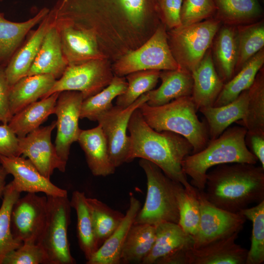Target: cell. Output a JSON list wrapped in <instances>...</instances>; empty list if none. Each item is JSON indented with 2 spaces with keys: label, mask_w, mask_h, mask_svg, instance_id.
Masks as SVG:
<instances>
[{
  "label": "cell",
  "mask_w": 264,
  "mask_h": 264,
  "mask_svg": "<svg viewBox=\"0 0 264 264\" xmlns=\"http://www.w3.org/2000/svg\"><path fill=\"white\" fill-rule=\"evenodd\" d=\"M199 202L200 218L198 229L194 236L193 248H198L215 241L239 233L246 219L241 213H235L218 208L206 198L204 191L196 189Z\"/></svg>",
  "instance_id": "obj_12"
},
{
  "label": "cell",
  "mask_w": 264,
  "mask_h": 264,
  "mask_svg": "<svg viewBox=\"0 0 264 264\" xmlns=\"http://www.w3.org/2000/svg\"><path fill=\"white\" fill-rule=\"evenodd\" d=\"M141 208L140 201L131 193L129 208L119 225L101 245L87 264H119L123 246L135 218Z\"/></svg>",
  "instance_id": "obj_21"
},
{
  "label": "cell",
  "mask_w": 264,
  "mask_h": 264,
  "mask_svg": "<svg viewBox=\"0 0 264 264\" xmlns=\"http://www.w3.org/2000/svg\"><path fill=\"white\" fill-rule=\"evenodd\" d=\"M56 79L49 74L25 76L11 87L9 95L12 116L28 105L42 99L50 90Z\"/></svg>",
  "instance_id": "obj_28"
},
{
  "label": "cell",
  "mask_w": 264,
  "mask_h": 264,
  "mask_svg": "<svg viewBox=\"0 0 264 264\" xmlns=\"http://www.w3.org/2000/svg\"><path fill=\"white\" fill-rule=\"evenodd\" d=\"M0 155L5 156H21L18 137L8 124L0 125Z\"/></svg>",
  "instance_id": "obj_46"
},
{
  "label": "cell",
  "mask_w": 264,
  "mask_h": 264,
  "mask_svg": "<svg viewBox=\"0 0 264 264\" xmlns=\"http://www.w3.org/2000/svg\"><path fill=\"white\" fill-rule=\"evenodd\" d=\"M56 121L47 126L39 127L22 137H18L21 155L27 157L38 171L50 179L55 169L65 172L66 162L58 155L51 135L56 127Z\"/></svg>",
  "instance_id": "obj_14"
},
{
  "label": "cell",
  "mask_w": 264,
  "mask_h": 264,
  "mask_svg": "<svg viewBox=\"0 0 264 264\" xmlns=\"http://www.w3.org/2000/svg\"><path fill=\"white\" fill-rule=\"evenodd\" d=\"M11 87L4 68L0 67V122L2 124H8L12 116L9 106Z\"/></svg>",
  "instance_id": "obj_47"
},
{
  "label": "cell",
  "mask_w": 264,
  "mask_h": 264,
  "mask_svg": "<svg viewBox=\"0 0 264 264\" xmlns=\"http://www.w3.org/2000/svg\"><path fill=\"white\" fill-rule=\"evenodd\" d=\"M47 197L45 226L37 243L42 246L50 264H74L67 237L70 223L71 205L67 195Z\"/></svg>",
  "instance_id": "obj_9"
},
{
  "label": "cell",
  "mask_w": 264,
  "mask_h": 264,
  "mask_svg": "<svg viewBox=\"0 0 264 264\" xmlns=\"http://www.w3.org/2000/svg\"><path fill=\"white\" fill-rule=\"evenodd\" d=\"M47 214V197L27 193L15 202L11 214V228L14 238L22 243L39 242Z\"/></svg>",
  "instance_id": "obj_13"
},
{
  "label": "cell",
  "mask_w": 264,
  "mask_h": 264,
  "mask_svg": "<svg viewBox=\"0 0 264 264\" xmlns=\"http://www.w3.org/2000/svg\"><path fill=\"white\" fill-rule=\"evenodd\" d=\"M191 74L193 80L191 97L197 110L213 106L224 83L216 71L210 49Z\"/></svg>",
  "instance_id": "obj_20"
},
{
  "label": "cell",
  "mask_w": 264,
  "mask_h": 264,
  "mask_svg": "<svg viewBox=\"0 0 264 264\" xmlns=\"http://www.w3.org/2000/svg\"><path fill=\"white\" fill-rule=\"evenodd\" d=\"M83 100V94L79 91H64L60 93L57 100L54 112L57 116L55 147L58 155L66 163L71 145L77 141L81 130L78 122Z\"/></svg>",
  "instance_id": "obj_15"
},
{
  "label": "cell",
  "mask_w": 264,
  "mask_h": 264,
  "mask_svg": "<svg viewBox=\"0 0 264 264\" xmlns=\"http://www.w3.org/2000/svg\"><path fill=\"white\" fill-rule=\"evenodd\" d=\"M216 12L214 0H183L180 11L181 25L202 22L213 17Z\"/></svg>",
  "instance_id": "obj_43"
},
{
  "label": "cell",
  "mask_w": 264,
  "mask_h": 264,
  "mask_svg": "<svg viewBox=\"0 0 264 264\" xmlns=\"http://www.w3.org/2000/svg\"><path fill=\"white\" fill-rule=\"evenodd\" d=\"M248 101V89L226 105L199 109V111L205 117L210 140L217 138L232 123L243 117Z\"/></svg>",
  "instance_id": "obj_27"
},
{
  "label": "cell",
  "mask_w": 264,
  "mask_h": 264,
  "mask_svg": "<svg viewBox=\"0 0 264 264\" xmlns=\"http://www.w3.org/2000/svg\"><path fill=\"white\" fill-rule=\"evenodd\" d=\"M167 30L161 23L143 44L112 63L114 75L125 77L138 71L174 70L179 68L170 50Z\"/></svg>",
  "instance_id": "obj_8"
},
{
  "label": "cell",
  "mask_w": 264,
  "mask_h": 264,
  "mask_svg": "<svg viewBox=\"0 0 264 264\" xmlns=\"http://www.w3.org/2000/svg\"><path fill=\"white\" fill-rule=\"evenodd\" d=\"M139 109L148 124L158 132L168 131L178 134L192 145V154L200 152L209 140L206 121H200L190 96H184L157 107L142 104Z\"/></svg>",
  "instance_id": "obj_5"
},
{
  "label": "cell",
  "mask_w": 264,
  "mask_h": 264,
  "mask_svg": "<svg viewBox=\"0 0 264 264\" xmlns=\"http://www.w3.org/2000/svg\"><path fill=\"white\" fill-rule=\"evenodd\" d=\"M49 11L47 7H44L33 17L20 22L8 21L3 13H0V67L5 68L25 37L43 20Z\"/></svg>",
  "instance_id": "obj_24"
},
{
  "label": "cell",
  "mask_w": 264,
  "mask_h": 264,
  "mask_svg": "<svg viewBox=\"0 0 264 264\" xmlns=\"http://www.w3.org/2000/svg\"><path fill=\"white\" fill-rule=\"evenodd\" d=\"M125 77L114 75L111 82L99 92L83 100L80 110V119L87 118L96 121L104 112L112 107V101L126 89Z\"/></svg>",
  "instance_id": "obj_37"
},
{
  "label": "cell",
  "mask_w": 264,
  "mask_h": 264,
  "mask_svg": "<svg viewBox=\"0 0 264 264\" xmlns=\"http://www.w3.org/2000/svg\"><path fill=\"white\" fill-rule=\"evenodd\" d=\"M60 92H55L26 106L14 114L8 125L18 137H22L37 129L49 115L54 114Z\"/></svg>",
  "instance_id": "obj_29"
},
{
  "label": "cell",
  "mask_w": 264,
  "mask_h": 264,
  "mask_svg": "<svg viewBox=\"0 0 264 264\" xmlns=\"http://www.w3.org/2000/svg\"><path fill=\"white\" fill-rule=\"evenodd\" d=\"M3 0H0V1H3Z\"/></svg>",
  "instance_id": "obj_51"
},
{
  "label": "cell",
  "mask_w": 264,
  "mask_h": 264,
  "mask_svg": "<svg viewBox=\"0 0 264 264\" xmlns=\"http://www.w3.org/2000/svg\"><path fill=\"white\" fill-rule=\"evenodd\" d=\"M178 224L187 234L194 237L198 232L200 218L199 202L196 188L188 189L180 184L177 193Z\"/></svg>",
  "instance_id": "obj_41"
},
{
  "label": "cell",
  "mask_w": 264,
  "mask_h": 264,
  "mask_svg": "<svg viewBox=\"0 0 264 264\" xmlns=\"http://www.w3.org/2000/svg\"><path fill=\"white\" fill-rule=\"evenodd\" d=\"M160 86L147 92L146 104L151 107L166 104L172 100L192 93L193 80L191 72L180 67L174 70H161Z\"/></svg>",
  "instance_id": "obj_25"
},
{
  "label": "cell",
  "mask_w": 264,
  "mask_h": 264,
  "mask_svg": "<svg viewBox=\"0 0 264 264\" xmlns=\"http://www.w3.org/2000/svg\"><path fill=\"white\" fill-rule=\"evenodd\" d=\"M264 63V48L254 55L227 82L225 83L213 107L230 103L242 91L248 89L253 83Z\"/></svg>",
  "instance_id": "obj_34"
},
{
  "label": "cell",
  "mask_w": 264,
  "mask_h": 264,
  "mask_svg": "<svg viewBox=\"0 0 264 264\" xmlns=\"http://www.w3.org/2000/svg\"><path fill=\"white\" fill-rule=\"evenodd\" d=\"M114 76L112 62L106 58L69 65L44 98L55 92L76 91L81 92L85 99L101 91Z\"/></svg>",
  "instance_id": "obj_10"
},
{
  "label": "cell",
  "mask_w": 264,
  "mask_h": 264,
  "mask_svg": "<svg viewBox=\"0 0 264 264\" xmlns=\"http://www.w3.org/2000/svg\"><path fill=\"white\" fill-rule=\"evenodd\" d=\"M99 248L119 225L125 215L95 198H87Z\"/></svg>",
  "instance_id": "obj_39"
},
{
  "label": "cell",
  "mask_w": 264,
  "mask_h": 264,
  "mask_svg": "<svg viewBox=\"0 0 264 264\" xmlns=\"http://www.w3.org/2000/svg\"><path fill=\"white\" fill-rule=\"evenodd\" d=\"M155 238V227L133 223L122 247L120 264H142L150 252Z\"/></svg>",
  "instance_id": "obj_32"
},
{
  "label": "cell",
  "mask_w": 264,
  "mask_h": 264,
  "mask_svg": "<svg viewBox=\"0 0 264 264\" xmlns=\"http://www.w3.org/2000/svg\"><path fill=\"white\" fill-rule=\"evenodd\" d=\"M212 44L215 68L225 84L235 75L237 57L236 26L226 24L220 26Z\"/></svg>",
  "instance_id": "obj_30"
},
{
  "label": "cell",
  "mask_w": 264,
  "mask_h": 264,
  "mask_svg": "<svg viewBox=\"0 0 264 264\" xmlns=\"http://www.w3.org/2000/svg\"><path fill=\"white\" fill-rule=\"evenodd\" d=\"M245 140L250 147L251 152L264 168V133L247 132Z\"/></svg>",
  "instance_id": "obj_48"
},
{
  "label": "cell",
  "mask_w": 264,
  "mask_h": 264,
  "mask_svg": "<svg viewBox=\"0 0 264 264\" xmlns=\"http://www.w3.org/2000/svg\"><path fill=\"white\" fill-rule=\"evenodd\" d=\"M51 22L48 13L39 23L37 29L30 31L26 41L18 49L4 68L5 75L11 87L20 79L26 76Z\"/></svg>",
  "instance_id": "obj_19"
},
{
  "label": "cell",
  "mask_w": 264,
  "mask_h": 264,
  "mask_svg": "<svg viewBox=\"0 0 264 264\" xmlns=\"http://www.w3.org/2000/svg\"><path fill=\"white\" fill-rule=\"evenodd\" d=\"M204 193L216 207L240 213L264 200V168L246 163L218 165L207 172Z\"/></svg>",
  "instance_id": "obj_3"
},
{
  "label": "cell",
  "mask_w": 264,
  "mask_h": 264,
  "mask_svg": "<svg viewBox=\"0 0 264 264\" xmlns=\"http://www.w3.org/2000/svg\"><path fill=\"white\" fill-rule=\"evenodd\" d=\"M221 22L212 17L167 30L168 44L179 67L192 73L212 44Z\"/></svg>",
  "instance_id": "obj_7"
},
{
  "label": "cell",
  "mask_w": 264,
  "mask_h": 264,
  "mask_svg": "<svg viewBox=\"0 0 264 264\" xmlns=\"http://www.w3.org/2000/svg\"><path fill=\"white\" fill-rule=\"evenodd\" d=\"M77 141L93 176H107L114 173L116 168L110 159L107 140L100 125L81 130Z\"/></svg>",
  "instance_id": "obj_23"
},
{
  "label": "cell",
  "mask_w": 264,
  "mask_h": 264,
  "mask_svg": "<svg viewBox=\"0 0 264 264\" xmlns=\"http://www.w3.org/2000/svg\"><path fill=\"white\" fill-rule=\"evenodd\" d=\"M214 17L224 24L237 26L250 24L262 17L263 10L259 0H214Z\"/></svg>",
  "instance_id": "obj_31"
},
{
  "label": "cell",
  "mask_w": 264,
  "mask_h": 264,
  "mask_svg": "<svg viewBox=\"0 0 264 264\" xmlns=\"http://www.w3.org/2000/svg\"><path fill=\"white\" fill-rule=\"evenodd\" d=\"M0 163L8 174L13 176L11 181L20 193H44L46 196H65L66 190L62 189L44 176L30 160L24 156L0 155Z\"/></svg>",
  "instance_id": "obj_16"
},
{
  "label": "cell",
  "mask_w": 264,
  "mask_h": 264,
  "mask_svg": "<svg viewBox=\"0 0 264 264\" xmlns=\"http://www.w3.org/2000/svg\"><path fill=\"white\" fill-rule=\"evenodd\" d=\"M128 130L130 139L128 162L135 158L149 160L184 188H193L182 168L183 159L193 151L186 138L170 131L154 130L146 122L139 108L132 113Z\"/></svg>",
  "instance_id": "obj_2"
},
{
  "label": "cell",
  "mask_w": 264,
  "mask_h": 264,
  "mask_svg": "<svg viewBox=\"0 0 264 264\" xmlns=\"http://www.w3.org/2000/svg\"><path fill=\"white\" fill-rule=\"evenodd\" d=\"M8 173L5 169L1 166H0V199L3 197L4 191L5 188L6 178Z\"/></svg>",
  "instance_id": "obj_50"
},
{
  "label": "cell",
  "mask_w": 264,
  "mask_h": 264,
  "mask_svg": "<svg viewBox=\"0 0 264 264\" xmlns=\"http://www.w3.org/2000/svg\"><path fill=\"white\" fill-rule=\"evenodd\" d=\"M49 14L53 23L91 31L112 63L143 44L161 23L157 0H57Z\"/></svg>",
  "instance_id": "obj_1"
},
{
  "label": "cell",
  "mask_w": 264,
  "mask_h": 264,
  "mask_svg": "<svg viewBox=\"0 0 264 264\" xmlns=\"http://www.w3.org/2000/svg\"><path fill=\"white\" fill-rule=\"evenodd\" d=\"M3 264H50V262L41 245L26 242L9 254Z\"/></svg>",
  "instance_id": "obj_44"
},
{
  "label": "cell",
  "mask_w": 264,
  "mask_h": 264,
  "mask_svg": "<svg viewBox=\"0 0 264 264\" xmlns=\"http://www.w3.org/2000/svg\"><path fill=\"white\" fill-rule=\"evenodd\" d=\"M252 223L250 249L245 264H261L264 262V200L240 213Z\"/></svg>",
  "instance_id": "obj_42"
},
{
  "label": "cell",
  "mask_w": 264,
  "mask_h": 264,
  "mask_svg": "<svg viewBox=\"0 0 264 264\" xmlns=\"http://www.w3.org/2000/svg\"><path fill=\"white\" fill-rule=\"evenodd\" d=\"M181 249L158 260L155 264H188L187 250Z\"/></svg>",
  "instance_id": "obj_49"
},
{
  "label": "cell",
  "mask_w": 264,
  "mask_h": 264,
  "mask_svg": "<svg viewBox=\"0 0 264 264\" xmlns=\"http://www.w3.org/2000/svg\"><path fill=\"white\" fill-rule=\"evenodd\" d=\"M238 234L188 249V264H245L248 250L236 242Z\"/></svg>",
  "instance_id": "obj_18"
},
{
  "label": "cell",
  "mask_w": 264,
  "mask_h": 264,
  "mask_svg": "<svg viewBox=\"0 0 264 264\" xmlns=\"http://www.w3.org/2000/svg\"><path fill=\"white\" fill-rule=\"evenodd\" d=\"M20 194L12 181L6 184L0 207V264H3L7 255L23 243L14 238L11 228L12 209Z\"/></svg>",
  "instance_id": "obj_38"
},
{
  "label": "cell",
  "mask_w": 264,
  "mask_h": 264,
  "mask_svg": "<svg viewBox=\"0 0 264 264\" xmlns=\"http://www.w3.org/2000/svg\"><path fill=\"white\" fill-rule=\"evenodd\" d=\"M247 130L241 126L228 127L218 137L210 140L206 147L187 155L182 168L191 179L190 184L204 191L206 174L211 167L220 164L246 163L256 164L258 159L245 143Z\"/></svg>",
  "instance_id": "obj_4"
},
{
  "label": "cell",
  "mask_w": 264,
  "mask_h": 264,
  "mask_svg": "<svg viewBox=\"0 0 264 264\" xmlns=\"http://www.w3.org/2000/svg\"><path fill=\"white\" fill-rule=\"evenodd\" d=\"M160 72L158 70H147L127 75L126 89L116 97V105L128 107L142 95L154 89L159 79Z\"/></svg>",
  "instance_id": "obj_40"
},
{
  "label": "cell",
  "mask_w": 264,
  "mask_h": 264,
  "mask_svg": "<svg viewBox=\"0 0 264 264\" xmlns=\"http://www.w3.org/2000/svg\"><path fill=\"white\" fill-rule=\"evenodd\" d=\"M148 99L147 92L128 107L113 106L97 118L107 140L110 159L116 168L128 162L130 139L127 132L129 120L133 112Z\"/></svg>",
  "instance_id": "obj_11"
},
{
  "label": "cell",
  "mask_w": 264,
  "mask_h": 264,
  "mask_svg": "<svg viewBox=\"0 0 264 264\" xmlns=\"http://www.w3.org/2000/svg\"><path fill=\"white\" fill-rule=\"evenodd\" d=\"M236 123L249 132L264 133V69L257 73L248 88V101L243 117Z\"/></svg>",
  "instance_id": "obj_35"
},
{
  "label": "cell",
  "mask_w": 264,
  "mask_h": 264,
  "mask_svg": "<svg viewBox=\"0 0 264 264\" xmlns=\"http://www.w3.org/2000/svg\"><path fill=\"white\" fill-rule=\"evenodd\" d=\"M71 208L77 215V236L78 244L87 261L98 250L90 209L83 192L74 191L70 200Z\"/></svg>",
  "instance_id": "obj_33"
},
{
  "label": "cell",
  "mask_w": 264,
  "mask_h": 264,
  "mask_svg": "<svg viewBox=\"0 0 264 264\" xmlns=\"http://www.w3.org/2000/svg\"><path fill=\"white\" fill-rule=\"evenodd\" d=\"M236 74L254 55L264 48V22L261 20L236 26Z\"/></svg>",
  "instance_id": "obj_36"
},
{
  "label": "cell",
  "mask_w": 264,
  "mask_h": 264,
  "mask_svg": "<svg viewBox=\"0 0 264 264\" xmlns=\"http://www.w3.org/2000/svg\"><path fill=\"white\" fill-rule=\"evenodd\" d=\"M155 227L154 244L142 264H155L159 259L177 250L193 247V236L186 233L178 223L164 222Z\"/></svg>",
  "instance_id": "obj_26"
},
{
  "label": "cell",
  "mask_w": 264,
  "mask_h": 264,
  "mask_svg": "<svg viewBox=\"0 0 264 264\" xmlns=\"http://www.w3.org/2000/svg\"><path fill=\"white\" fill-rule=\"evenodd\" d=\"M139 164L145 173L147 188L144 204L133 223L154 226L164 222L178 223L177 193L181 184L169 177L159 167L149 160L140 158Z\"/></svg>",
  "instance_id": "obj_6"
},
{
  "label": "cell",
  "mask_w": 264,
  "mask_h": 264,
  "mask_svg": "<svg viewBox=\"0 0 264 264\" xmlns=\"http://www.w3.org/2000/svg\"><path fill=\"white\" fill-rule=\"evenodd\" d=\"M53 24L58 29L63 53L68 66L106 58L91 31L65 23Z\"/></svg>",
  "instance_id": "obj_17"
},
{
  "label": "cell",
  "mask_w": 264,
  "mask_h": 264,
  "mask_svg": "<svg viewBox=\"0 0 264 264\" xmlns=\"http://www.w3.org/2000/svg\"><path fill=\"white\" fill-rule=\"evenodd\" d=\"M183 0H157L160 19L167 30L181 25L180 11Z\"/></svg>",
  "instance_id": "obj_45"
},
{
  "label": "cell",
  "mask_w": 264,
  "mask_h": 264,
  "mask_svg": "<svg viewBox=\"0 0 264 264\" xmlns=\"http://www.w3.org/2000/svg\"><path fill=\"white\" fill-rule=\"evenodd\" d=\"M67 66L63 53L58 29L51 22L26 76L49 74L57 80Z\"/></svg>",
  "instance_id": "obj_22"
}]
</instances>
